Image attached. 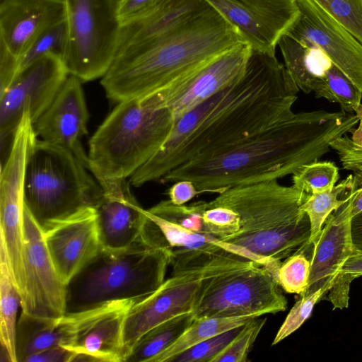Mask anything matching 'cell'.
<instances>
[{
    "mask_svg": "<svg viewBox=\"0 0 362 362\" xmlns=\"http://www.w3.org/2000/svg\"><path fill=\"white\" fill-rule=\"evenodd\" d=\"M299 88L275 52L252 50L243 75L175 120L160 151L131 177L134 187L159 181L294 115Z\"/></svg>",
    "mask_w": 362,
    "mask_h": 362,
    "instance_id": "1",
    "label": "cell"
},
{
    "mask_svg": "<svg viewBox=\"0 0 362 362\" xmlns=\"http://www.w3.org/2000/svg\"><path fill=\"white\" fill-rule=\"evenodd\" d=\"M360 116L344 110L300 112L213 157L188 162L162 183L192 181L201 193L219 194L237 185L278 180L329 151L330 142L352 132Z\"/></svg>",
    "mask_w": 362,
    "mask_h": 362,
    "instance_id": "2",
    "label": "cell"
},
{
    "mask_svg": "<svg viewBox=\"0 0 362 362\" xmlns=\"http://www.w3.org/2000/svg\"><path fill=\"white\" fill-rule=\"evenodd\" d=\"M243 42L238 30L211 6L157 41L116 57L101 85L116 103L153 95Z\"/></svg>",
    "mask_w": 362,
    "mask_h": 362,
    "instance_id": "3",
    "label": "cell"
},
{
    "mask_svg": "<svg viewBox=\"0 0 362 362\" xmlns=\"http://www.w3.org/2000/svg\"><path fill=\"white\" fill-rule=\"evenodd\" d=\"M309 194L276 180L224 190L214 199L228 209L220 240L280 266L312 245L310 220L301 209Z\"/></svg>",
    "mask_w": 362,
    "mask_h": 362,
    "instance_id": "4",
    "label": "cell"
},
{
    "mask_svg": "<svg viewBox=\"0 0 362 362\" xmlns=\"http://www.w3.org/2000/svg\"><path fill=\"white\" fill-rule=\"evenodd\" d=\"M175 122L156 93L117 103L88 142L93 175L132 177L162 148Z\"/></svg>",
    "mask_w": 362,
    "mask_h": 362,
    "instance_id": "5",
    "label": "cell"
},
{
    "mask_svg": "<svg viewBox=\"0 0 362 362\" xmlns=\"http://www.w3.org/2000/svg\"><path fill=\"white\" fill-rule=\"evenodd\" d=\"M170 252L154 242L121 250L100 247L66 285L65 315L123 300L139 303L165 281Z\"/></svg>",
    "mask_w": 362,
    "mask_h": 362,
    "instance_id": "6",
    "label": "cell"
},
{
    "mask_svg": "<svg viewBox=\"0 0 362 362\" xmlns=\"http://www.w3.org/2000/svg\"><path fill=\"white\" fill-rule=\"evenodd\" d=\"M102 195L85 163L69 150L37 138L26 164L24 202L42 231L95 207Z\"/></svg>",
    "mask_w": 362,
    "mask_h": 362,
    "instance_id": "7",
    "label": "cell"
},
{
    "mask_svg": "<svg viewBox=\"0 0 362 362\" xmlns=\"http://www.w3.org/2000/svg\"><path fill=\"white\" fill-rule=\"evenodd\" d=\"M204 206V201L176 205L168 199L144 209L170 252L173 274L235 259L255 262L276 279L279 265L222 241L209 231L203 218Z\"/></svg>",
    "mask_w": 362,
    "mask_h": 362,
    "instance_id": "8",
    "label": "cell"
},
{
    "mask_svg": "<svg viewBox=\"0 0 362 362\" xmlns=\"http://www.w3.org/2000/svg\"><path fill=\"white\" fill-rule=\"evenodd\" d=\"M66 37L61 58L81 81L102 78L118 49L122 25L118 0H63Z\"/></svg>",
    "mask_w": 362,
    "mask_h": 362,
    "instance_id": "9",
    "label": "cell"
},
{
    "mask_svg": "<svg viewBox=\"0 0 362 362\" xmlns=\"http://www.w3.org/2000/svg\"><path fill=\"white\" fill-rule=\"evenodd\" d=\"M255 264L253 261L227 260L173 274L155 292L136 303L128 313L123 330L124 362L136 341L149 329L175 316L192 313L214 277Z\"/></svg>",
    "mask_w": 362,
    "mask_h": 362,
    "instance_id": "10",
    "label": "cell"
},
{
    "mask_svg": "<svg viewBox=\"0 0 362 362\" xmlns=\"http://www.w3.org/2000/svg\"><path fill=\"white\" fill-rule=\"evenodd\" d=\"M286 308L287 300L274 275L255 264L214 277L192 313L194 318L262 316Z\"/></svg>",
    "mask_w": 362,
    "mask_h": 362,
    "instance_id": "11",
    "label": "cell"
},
{
    "mask_svg": "<svg viewBox=\"0 0 362 362\" xmlns=\"http://www.w3.org/2000/svg\"><path fill=\"white\" fill-rule=\"evenodd\" d=\"M69 76L60 55L49 52L22 69L0 93V144L6 157L24 114L34 124Z\"/></svg>",
    "mask_w": 362,
    "mask_h": 362,
    "instance_id": "12",
    "label": "cell"
},
{
    "mask_svg": "<svg viewBox=\"0 0 362 362\" xmlns=\"http://www.w3.org/2000/svg\"><path fill=\"white\" fill-rule=\"evenodd\" d=\"M94 176L103 189L94 207L101 247L121 250L144 242L160 244L158 231L132 193L129 181Z\"/></svg>",
    "mask_w": 362,
    "mask_h": 362,
    "instance_id": "13",
    "label": "cell"
},
{
    "mask_svg": "<svg viewBox=\"0 0 362 362\" xmlns=\"http://www.w3.org/2000/svg\"><path fill=\"white\" fill-rule=\"evenodd\" d=\"M23 225L25 293L21 311L38 317H61L65 315L66 285L52 260L41 228L25 205Z\"/></svg>",
    "mask_w": 362,
    "mask_h": 362,
    "instance_id": "14",
    "label": "cell"
},
{
    "mask_svg": "<svg viewBox=\"0 0 362 362\" xmlns=\"http://www.w3.org/2000/svg\"><path fill=\"white\" fill-rule=\"evenodd\" d=\"M28 149L12 147L1 163L0 175V245L4 248L10 272L21 301L25 293L24 269V180Z\"/></svg>",
    "mask_w": 362,
    "mask_h": 362,
    "instance_id": "15",
    "label": "cell"
},
{
    "mask_svg": "<svg viewBox=\"0 0 362 362\" xmlns=\"http://www.w3.org/2000/svg\"><path fill=\"white\" fill-rule=\"evenodd\" d=\"M299 14L284 33L321 49L362 91V44L313 0H297Z\"/></svg>",
    "mask_w": 362,
    "mask_h": 362,
    "instance_id": "16",
    "label": "cell"
},
{
    "mask_svg": "<svg viewBox=\"0 0 362 362\" xmlns=\"http://www.w3.org/2000/svg\"><path fill=\"white\" fill-rule=\"evenodd\" d=\"M252 50L275 52L299 14L297 0H206Z\"/></svg>",
    "mask_w": 362,
    "mask_h": 362,
    "instance_id": "17",
    "label": "cell"
},
{
    "mask_svg": "<svg viewBox=\"0 0 362 362\" xmlns=\"http://www.w3.org/2000/svg\"><path fill=\"white\" fill-rule=\"evenodd\" d=\"M251 52L247 43H239L179 83L157 93L161 105L177 119L239 78Z\"/></svg>",
    "mask_w": 362,
    "mask_h": 362,
    "instance_id": "18",
    "label": "cell"
},
{
    "mask_svg": "<svg viewBox=\"0 0 362 362\" xmlns=\"http://www.w3.org/2000/svg\"><path fill=\"white\" fill-rule=\"evenodd\" d=\"M137 303L112 301L74 314L71 338L65 348L93 361L124 362L123 330L127 315Z\"/></svg>",
    "mask_w": 362,
    "mask_h": 362,
    "instance_id": "19",
    "label": "cell"
},
{
    "mask_svg": "<svg viewBox=\"0 0 362 362\" xmlns=\"http://www.w3.org/2000/svg\"><path fill=\"white\" fill-rule=\"evenodd\" d=\"M88 117L81 81L69 75L33 125L37 138L69 150L88 168V154L81 144Z\"/></svg>",
    "mask_w": 362,
    "mask_h": 362,
    "instance_id": "20",
    "label": "cell"
},
{
    "mask_svg": "<svg viewBox=\"0 0 362 362\" xmlns=\"http://www.w3.org/2000/svg\"><path fill=\"white\" fill-rule=\"evenodd\" d=\"M42 232L52 260L66 285L101 247L94 207L86 208Z\"/></svg>",
    "mask_w": 362,
    "mask_h": 362,
    "instance_id": "21",
    "label": "cell"
},
{
    "mask_svg": "<svg viewBox=\"0 0 362 362\" xmlns=\"http://www.w3.org/2000/svg\"><path fill=\"white\" fill-rule=\"evenodd\" d=\"M349 191L346 202L327 217L320 233L312 243L308 285L300 296L319 289L327 294L338 280L345 262L354 252L348 203Z\"/></svg>",
    "mask_w": 362,
    "mask_h": 362,
    "instance_id": "22",
    "label": "cell"
},
{
    "mask_svg": "<svg viewBox=\"0 0 362 362\" xmlns=\"http://www.w3.org/2000/svg\"><path fill=\"white\" fill-rule=\"evenodd\" d=\"M63 0H0V43L18 59L46 30L65 20Z\"/></svg>",
    "mask_w": 362,
    "mask_h": 362,
    "instance_id": "23",
    "label": "cell"
},
{
    "mask_svg": "<svg viewBox=\"0 0 362 362\" xmlns=\"http://www.w3.org/2000/svg\"><path fill=\"white\" fill-rule=\"evenodd\" d=\"M210 7L206 0L163 1L141 17L122 26L116 57L146 47Z\"/></svg>",
    "mask_w": 362,
    "mask_h": 362,
    "instance_id": "24",
    "label": "cell"
},
{
    "mask_svg": "<svg viewBox=\"0 0 362 362\" xmlns=\"http://www.w3.org/2000/svg\"><path fill=\"white\" fill-rule=\"evenodd\" d=\"M73 323L72 315L51 318L21 311L16 332L17 362H24L30 355L53 346L64 347L71 338Z\"/></svg>",
    "mask_w": 362,
    "mask_h": 362,
    "instance_id": "25",
    "label": "cell"
},
{
    "mask_svg": "<svg viewBox=\"0 0 362 362\" xmlns=\"http://www.w3.org/2000/svg\"><path fill=\"white\" fill-rule=\"evenodd\" d=\"M278 46L284 64L300 90L312 92L313 81L323 76L332 65L328 57L319 48L305 45L284 34Z\"/></svg>",
    "mask_w": 362,
    "mask_h": 362,
    "instance_id": "26",
    "label": "cell"
},
{
    "mask_svg": "<svg viewBox=\"0 0 362 362\" xmlns=\"http://www.w3.org/2000/svg\"><path fill=\"white\" fill-rule=\"evenodd\" d=\"M21 301L10 272L6 251L0 245V342L2 352L10 362H17L16 332L17 310Z\"/></svg>",
    "mask_w": 362,
    "mask_h": 362,
    "instance_id": "27",
    "label": "cell"
},
{
    "mask_svg": "<svg viewBox=\"0 0 362 362\" xmlns=\"http://www.w3.org/2000/svg\"><path fill=\"white\" fill-rule=\"evenodd\" d=\"M193 320L192 313H187L157 325L136 341L125 362H153L180 337Z\"/></svg>",
    "mask_w": 362,
    "mask_h": 362,
    "instance_id": "28",
    "label": "cell"
},
{
    "mask_svg": "<svg viewBox=\"0 0 362 362\" xmlns=\"http://www.w3.org/2000/svg\"><path fill=\"white\" fill-rule=\"evenodd\" d=\"M259 316L214 317L194 318L192 322L180 337L153 362H170L177 354L197 344L233 328L243 326Z\"/></svg>",
    "mask_w": 362,
    "mask_h": 362,
    "instance_id": "29",
    "label": "cell"
},
{
    "mask_svg": "<svg viewBox=\"0 0 362 362\" xmlns=\"http://www.w3.org/2000/svg\"><path fill=\"white\" fill-rule=\"evenodd\" d=\"M311 89L317 98L337 103L349 113H356L362 105V91L333 64L323 76L313 81Z\"/></svg>",
    "mask_w": 362,
    "mask_h": 362,
    "instance_id": "30",
    "label": "cell"
},
{
    "mask_svg": "<svg viewBox=\"0 0 362 362\" xmlns=\"http://www.w3.org/2000/svg\"><path fill=\"white\" fill-rule=\"evenodd\" d=\"M353 184L354 175H349L329 190L310 194L302 204L301 209L308 215L310 223L311 244L320 233L327 217L346 202Z\"/></svg>",
    "mask_w": 362,
    "mask_h": 362,
    "instance_id": "31",
    "label": "cell"
},
{
    "mask_svg": "<svg viewBox=\"0 0 362 362\" xmlns=\"http://www.w3.org/2000/svg\"><path fill=\"white\" fill-rule=\"evenodd\" d=\"M339 178L337 166L332 162L318 160L306 164L293 174V185L308 194L332 189Z\"/></svg>",
    "mask_w": 362,
    "mask_h": 362,
    "instance_id": "32",
    "label": "cell"
},
{
    "mask_svg": "<svg viewBox=\"0 0 362 362\" xmlns=\"http://www.w3.org/2000/svg\"><path fill=\"white\" fill-rule=\"evenodd\" d=\"M309 247L298 250L286 258L279 269L276 281L286 293L301 296L306 290L310 272V260L305 252Z\"/></svg>",
    "mask_w": 362,
    "mask_h": 362,
    "instance_id": "33",
    "label": "cell"
},
{
    "mask_svg": "<svg viewBox=\"0 0 362 362\" xmlns=\"http://www.w3.org/2000/svg\"><path fill=\"white\" fill-rule=\"evenodd\" d=\"M362 44V0H313Z\"/></svg>",
    "mask_w": 362,
    "mask_h": 362,
    "instance_id": "34",
    "label": "cell"
},
{
    "mask_svg": "<svg viewBox=\"0 0 362 362\" xmlns=\"http://www.w3.org/2000/svg\"><path fill=\"white\" fill-rule=\"evenodd\" d=\"M257 317L245 324L239 333L211 362H245L250 349L267 318Z\"/></svg>",
    "mask_w": 362,
    "mask_h": 362,
    "instance_id": "35",
    "label": "cell"
},
{
    "mask_svg": "<svg viewBox=\"0 0 362 362\" xmlns=\"http://www.w3.org/2000/svg\"><path fill=\"white\" fill-rule=\"evenodd\" d=\"M65 37L64 20L43 33L22 55L19 59V72L47 53L53 52L61 57L64 47Z\"/></svg>",
    "mask_w": 362,
    "mask_h": 362,
    "instance_id": "36",
    "label": "cell"
},
{
    "mask_svg": "<svg viewBox=\"0 0 362 362\" xmlns=\"http://www.w3.org/2000/svg\"><path fill=\"white\" fill-rule=\"evenodd\" d=\"M243 326L204 340L177 354L170 362H211L235 338Z\"/></svg>",
    "mask_w": 362,
    "mask_h": 362,
    "instance_id": "37",
    "label": "cell"
},
{
    "mask_svg": "<svg viewBox=\"0 0 362 362\" xmlns=\"http://www.w3.org/2000/svg\"><path fill=\"white\" fill-rule=\"evenodd\" d=\"M362 276V253L354 252L345 262L341 274L328 292V300L334 308L343 309L348 307L349 293L351 281Z\"/></svg>",
    "mask_w": 362,
    "mask_h": 362,
    "instance_id": "38",
    "label": "cell"
},
{
    "mask_svg": "<svg viewBox=\"0 0 362 362\" xmlns=\"http://www.w3.org/2000/svg\"><path fill=\"white\" fill-rule=\"evenodd\" d=\"M324 296V291L319 289L313 293L300 296L278 330L272 345L278 344L297 330L310 317L315 303Z\"/></svg>",
    "mask_w": 362,
    "mask_h": 362,
    "instance_id": "39",
    "label": "cell"
},
{
    "mask_svg": "<svg viewBox=\"0 0 362 362\" xmlns=\"http://www.w3.org/2000/svg\"><path fill=\"white\" fill-rule=\"evenodd\" d=\"M330 147L338 154L344 169L362 173V146L346 134L332 141Z\"/></svg>",
    "mask_w": 362,
    "mask_h": 362,
    "instance_id": "40",
    "label": "cell"
},
{
    "mask_svg": "<svg viewBox=\"0 0 362 362\" xmlns=\"http://www.w3.org/2000/svg\"><path fill=\"white\" fill-rule=\"evenodd\" d=\"M164 0H118L117 16L122 25L141 17Z\"/></svg>",
    "mask_w": 362,
    "mask_h": 362,
    "instance_id": "41",
    "label": "cell"
},
{
    "mask_svg": "<svg viewBox=\"0 0 362 362\" xmlns=\"http://www.w3.org/2000/svg\"><path fill=\"white\" fill-rule=\"evenodd\" d=\"M18 72V58L0 43V93L8 88Z\"/></svg>",
    "mask_w": 362,
    "mask_h": 362,
    "instance_id": "42",
    "label": "cell"
},
{
    "mask_svg": "<svg viewBox=\"0 0 362 362\" xmlns=\"http://www.w3.org/2000/svg\"><path fill=\"white\" fill-rule=\"evenodd\" d=\"M169 199L174 204L183 205L199 194H202L194 184L188 180L173 182L168 190Z\"/></svg>",
    "mask_w": 362,
    "mask_h": 362,
    "instance_id": "43",
    "label": "cell"
},
{
    "mask_svg": "<svg viewBox=\"0 0 362 362\" xmlns=\"http://www.w3.org/2000/svg\"><path fill=\"white\" fill-rule=\"evenodd\" d=\"M74 354L62 346H56L30 355L24 362H71Z\"/></svg>",
    "mask_w": 362,
    "mask_h": 362,
    "instance_id": "44",
    "label": "cell"
},
{
    "mask_svg": "<svg viewBox=\"0 0 362 362\" xmlns=\"http://www.w3.org/2000/svg\"><path fill=\"white\" fill-rule=\"evenodd\" d=\"M348 203L351 218L362 211V173H354V184L349 193Z\"/></svg>",
    "mask_w": 362,
    "mask_h": 362,
    "instance_id": "45",
    "label": "cell"
},
{
    "mask_svg": "<svg viewBox=\"0 0 362 362\" xmlns=\"http://www.w3.org/2000/svg\"><path fill=\"white\" fill-rule=\"evenodd\" d=\"M351 235L354 252L362 253V211L351 219Z\"/></svg>",
    "mask_w": 362,
    "mask_h": 362,
    "instance_id": "46",
    "label": "cell"
},
{
    "mask_svg": "<svg viewBox=\"0 0 362 362\" xmlns=\"http://www.w3.org/2000/svg\"><path fill=\"white\" fill-rule=\"evenodd\" d=\"M360 116L359 125L357 129L352 131L351 139H356L362 136V105L358 111L356 113Z\"/></svg>",
    "mask_w": 362,
    "mask_h": 362,
    "instance_id": "47",
    "label": "cell"
},
{
    "mask_svg": "<svg viewBox=\"0 0 362 362\" xmlns=\"http://www.w3.org/2000/svg\"><path fill=\"white\" fill-rule=\"evenodd\" d=\"M351 140L356 144L362 146V136L356 138V139H351Z\"/></svg>",
    "mask_w": 362,
    "mask_h": 362,
    "instance_id": "48",
    "label": "cell"
}]
</instances>
